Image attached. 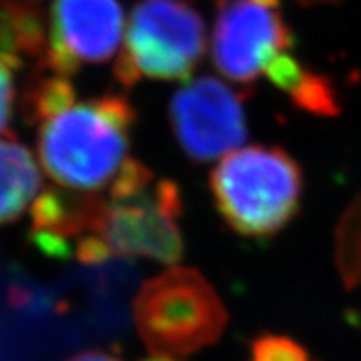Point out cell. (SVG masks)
Returning a JSON list of instances; mask_svg holds the SVG:
<instances>
[{"label":"cell","instance_id":"cell-16","mask_svg":"<svg viewBox=\"0 0 361 361\" xmlns=\"http://www.w3.org/2000/svg\"><path fill=\"white\" fill-rule=\"evenodd\" d=\"M305 4H324V2H334V0H300Z\"/></svg>","mask_w":361,"mask_h":361},{"label":"cell","instance_id":"cell-6","mask_svg":"<svg viewBox=\"0 0 361 361\" xmlns=\"http://www.w3.org/2000/svg\"><path fill=\"white\" fill-rule=\"evenodd\" d=\"M207 48L200 11L185 0H146L129 17L114 78L124 87L140 81H188Z\"/></svg>","mask_w":361,"mask_h":361},{"label":"cell","instance_id":"cell-17","mask_svg":"<svg viewBox=\"0 0 361 361\" xmlns=\"http://www.w3.org/2000/svg\"><path fill=\"white\" fill-rule=\"evenodd\" d=\"M360 323H361V312H360Z\"/></svg>","mask_w":361,"mask_h":361},{"label":"cell","instance_id":"cell-15","mask_svg":"<svg viewBox=\"0 0 361 361\" xmlns=\"http://www.w3.org/2000/svg\"><path fill=\"white\" fill-rule=\"evenodd\" d=\"M142 361H177V360H171V357H164V356H153V354H149V356Z\"/></svg>","mask_w":361,"mask_h":361},{"label":"cell","instance_id":"cell-5","mask_svg":"<svg viewBox=\"0 0 361 361\" xmlns=\"http://www.w3.org/2000/svg\"><path fill=\"white\" fill-rule=\"evenodd\" d=\"M137 330L149 354L183 360L214 345L227 310L200 271L173 267L138 290L133 302Z\"/></svg>","mask_w":361,"mask_h":361},{"label":"cell","instance_id":"cell-4","mask_svg":"<svg viewBox=\"0 0 361 361\" xmlns=\"http://www.w3.org/2000/svg\"><path fill=\"white\" fill-rule=\"evenodd\" d=\"M210 194L233 233L269 240L299 216L305 176L286 149L252 144L224 157L210 171Z\"/></svg>","mask_w":361,"mask_h":361},{"label":"cell","instance_id":"cell-8","mask_svg":"<svg viewBox=\"0 0 361 361\" xmlns=\"http://www.w3.org/2000/svg\"><path fill=\"white\" fill-rule=\"evenodd\" d=\"M47 30L44 68L68 78L113 59L122 41L124 13L118 0H54Z\"/></svg>","mask_w":361,"mask_h":361},{"label":"cell","instance_id":"cell-2","mask_svg":"<svg viewBox=\"0 0 361 361\" xmlns=\"http://www.w3.org/2000/svg\"><path fill=\"white\" fill-rule=\"evenodd\" d=\"M212 61L219 74L249 92L252 83L266 78L297 109L317 116L339 113L330 78L295 56V37L282 0H218Z\"/></svg>","mask_w":361,"mask_h":361},{"label":"cell","instance_id":"cell-14","mask_svg":"<svg viewBox=\"0 0 361 361\" xmlns=\"http://www.w3.org/2000/svg\"><path fill=\"white\" fill-rule=\"evenodd\" d=\"M68 361H122V360L116 356H113L111 352L87 350V352H81V354H76V356L71 357Z\"/></svg>","mask_w":361,"mask_h":361},{"label":"cell","instance_id":"cell-13","mask_svg":"<svg viewBox=\"0 0 361 361\" xmlns=\"http://www.w3.org/2000/svg\"><path fill=\"white\" fill-rule=\"evenodd\" d=\"M19 65L10 57L0 54V133L8 128L15 109L17 85H15V71Z\"/></svg>","mask_w":361,"mask_h":361},{"label":"cell","instance_id":"cell-10","mask_svg":"<svg viewBox=\"0 0 361 361\" xmlns=\"http://www.w3.org/2000/svg\"><path fill=\"white\" fill-rule=\"evenodd\" d=\"M43 192L34 155L15 138H0V225L11 224Z\"/></svg>","mask_w":361,"mask_h":361},{"label":"cell","instance_id":"cell-3","mask_svg":"<svg viewBox=\"0 0 361 361\" xmlns=\"http://www.w3.org/2000/svg\"><path fill=\"white\" fill-rule=\"evenodd\" d=\"M183 195L177 183L161 179L131 159L118 180L102 194L92 233L78 247L83 264L109 258H144L173 266L183 258Z\"/></svg>","mask_w":361,"mask_h":361},{"label":"cell","instance_id":"cell-12","mask_svg":"<svg viewBox=\"0 0 361 361\" xmlns=\"http://www.w3.org/2000/svg\"><path fill=\"white\" fill-rule=\"evenodd\" d=\"M247 361H315L305 345L290 336L262 334L249 345Z\"/></svg>","mask_w":361,"mask_h":361},{"label":"cell","instance_id":"cell-11","mask_svg":"<svg viewBox=\"0 0 361 361\" xmlns=\"http://www.w3.org/2000/svg\"><path fill=\"white\" fill-rule=\"evenodd\" d=\"M336 262L347 290L361 288V194L338 225Z\"/></svg>","mask_w":361,"mask_h":361},{"label":"cell","instance_id":"cell-9","mask_svg":"<svg viewBox=\"0 0 361 361\" xmlns=\"http://www.w3.org/2000/svg\"><path fill=\"white\" fill-rule=\"evenodd\" d=\"M48 30L35 0H0V54L23 67L34 61L47 67Z\"/></svg>","mask_w":361,"mask_h":361},{"label":"cell","instance_id":"cell-7","mask_svg":"<svg viewBox=\"0 0 361 361\" xmlns=\"http://www.w3.org/2000/svg\"><path fill=\"white\" fill-rule=\"evenodd\" d=\"M245 94L249 90L234 89L212 76L186 81L173 92L168 122L185 157L207 164L227 157L247 138Z\"/></svg>","mask_w":361,"mask_h":361},{"label":"cell","instance_id":"cell-1","mask_svg":"<svg viewBox=\"0 0 361 361\" xmlns=\"http://www.w3.org/2000/svg\"><path fill=\"white\" fill-rule=\"evenodd\" d=\"M47 176L74 194H105L131 157L137 111L118 92L78 98L67 76L39 78L26 94Z\"/></svg>","mask_w":361,"mask_h":361}]
</instances>
